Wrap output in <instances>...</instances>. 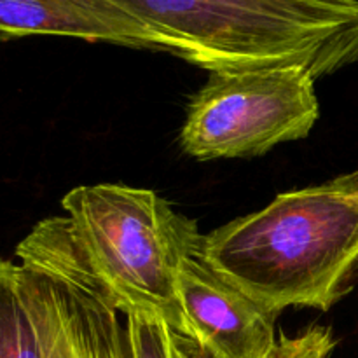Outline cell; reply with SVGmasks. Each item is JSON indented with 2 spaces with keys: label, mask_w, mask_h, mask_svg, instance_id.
Wrapping results in <instances>:
<instances>
[{
  "label": "cell",
  "mask_w": 358,
  "mask_h": 358,
  "mask_svg": "<svg viewBox=\"0 0 358 358\" xmlns=\"http://www.w3.org/2000/svg\"><path fill=\"white\" fill-rule=\"evenodd\" d=\"M199 255L271 313L329 311L358 276V171L278 194L203 236Z\"/></svg>",
  "instance_id": "1"
},
{
  "label": "cell",
  "mask_w": 358,
  "mask_h": 358,
  "mask_svg": "<svg viewBox=\"0 0 358 358\" xmlns=\"http://www.w3.org/2000/svg\"><path fill=\"white\" fill-rule=\"evenodd\" d=\"M161 51L215 72L303 69L313 77L358 62L357 0H119Z\"/></svg>",
  "instance_id": "2"
},
{
  "label": "cell",
  "mask_w": 358,
  "mask_h": 358,
  "mask_svg": "<svg viewBox=\"0 0 358 358\" xmlns=\"http://www.w3.org/2000/svg\"><path fill=\"white\" fill-rule=\"evenodd\" d=\"M72 233L124 317H159L178 334L189 327L177 297L184 259L201 252L194 220L149 189L80 185L62 199Z\"/></svg>",
  "instance_id": "3"
},
{
  "label": "cell",
  "mask_w": 358,
  "mask_h": 358,
  "mask_svg": "<svg viewBox=\"0 0 358 358\" xmlns=\"http://www.w3.org/2000/svg\"><path fill=\"white\" fill-rule=\"evenodd\" d=\"M318 115L306 70L215 72L189 101L178 142L198 161L255 157L308 136Z\"/></svg>",
  "instance_id": "4"
},
{
  "label": "cell",
  "mask_w": 358,
  "mask_h": 358,
  "mask_svg": "<svg viewBox=\"0 0 358 358\" xmlns=\"http://www.w3.org/2000/svg\"><path fill=\"white\" fill-rule=\"evenodd\" d=\"M16 255L20 264L58 283L59 325L51 358H133L124 315L87 262L66 217L41 220Z\"/></svg>",
  "instance_id": "5"
},
{
  "label": "cell",
  "mask_w": 358,
  "mask_h": 358,
  "mask_svg": "<svg viewBox=\"0 0 358 358\" xmlns=\"http://www.w3.org/2000/svg\"><path fill=\"white\" fill-rule=\"evenodd\" d=\"M177 297L189 327V338L215 358H275L278 339L271 313L252 301L201 255L184 259Z\"/></svg>",
  "instance_id": "6"
},
{
  "label": "cell",
  "mask_w": 358,
  "mask_h": 358,
  "mask_svg": "<svg viewBox=\"0 0 358 358\" xmlns=\"http://www.w3.org/2000/svg\"><path fill=\"white\" fill-rule=\"evenodd\" d=\"M28 35H65L161 51L145 23L119 0H0V42Z\"/></svg>",
  "instance_id": "7"
},
{
  "label": "cell",
  "mask_w": 358,
  "mask_h": 358,
  "mask_svg": "<svg viewBox=\"0 0 358 358\" xmlns=\"http://www.w3.org/2000/svg\"><path fill=\"white\" fill-rule=\"evenodd\" d=\"M58 325L56 280L0 259V358H51Z\"/></svg>",
  "instance_id": "8"
},
{
  "label": "cell",
  "mask_w": 358,
  "mask_h": 358,
  "mask_svg": "<svg viewBox=\"0 0 358 358\" xmlns=\"http://www.w3.org/2000/svg\"><path fill=\"white\" fill-rule=\"evenodd\" d=\"M124 318L133 358H177L175 331L163 318L147 315Z\"/></svg>",
  "instance_id": "9"
},
{
  "label": "cell",
  "mask_w": 358,
  "mask_h": 358,
  "mask_svg": "<svg viewBox=\"0 0 358 358\" xmlns=\"http://www.w3.org/2000/svg\"><path fill=\"white\" fill-rule=\"evenodd\" d=\"M336 348L331 327L313 325L296 338L282 334L275 358H329Z\"/></svg>",
  "instance_id": "10"
},
{
  "label": "cell",
  "mask_w": 358,
  "mask_h": 358,
  "mask_svg": "<svg viewBox=\"0 0 358 358\" xmlns=\"http://www.w3.org/2000/svg\"><path fill=\"white\" fill-rule=\"evenodd\" d=\"M175 355L177 358H215L210 355L194 339L175 332Z\"/></svg>",
  "instance_id": "11"
}]
</instances>
